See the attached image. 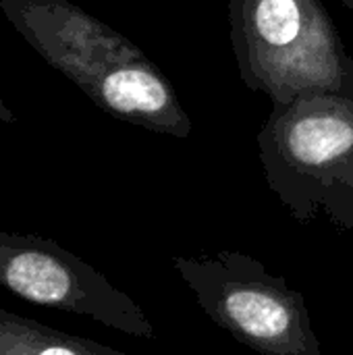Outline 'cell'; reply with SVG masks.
Segmentation results:
<instances>
[{
    "mask_svg": "<svg viewBox=\"0 0 353 355\" xmlns=\"http://www.w3.org/2000/svg\"><path fill=\"white\" fill-rule=\"evenodd\" d=\"M258 152L268 187L300 225L325 216L353 233V96L306 94L273 104Z\"/></svg>",
    "mask_w": 353,
    "mask_h": 355,
    "instance_id": "cell-1",
    "label": "cell"
},
{
    "mask_svg": "<svg viewBox=\"0 0 353 355\" xmlns=\"http://www.w3.org/2000/svg\"><path fill=\"white\" fill-rule=\"evenodd\" d=\"M229 23L241 81L273 104L353 96V58L320 0H229Z\"/></svg>",
    "mask_w": 353,
    "mask_h": 355,
    "instance_id": "cell-2",
    "label": "cell"
},
{
    "mask_svg": "<svg viewBox=\"0 0 353 355\" xmlns=\"http://www.w3.org/2000/svg\"><path fill=\"white\" fill-rule=\"evenodd\" d=\"M171 266L206 316L260 355H322L306 297L241 252L173 256Z\"/></svg>",
    "mask_w": 353,
    "mask_h": 355,
    "instance_id": "cell-3",
    "label": "cell"
},
{
    "mask_svg": "<svg viewBox=\"0 0 353 355\" xmlns=\"http://www.w3.org/2000/svg\"><path fill=\"white\" fill-rule=\"evenodd\" d=\"M0 287L25 302L100 324L139 339H154L144 310L102 272L56 241L8 233L0 227Z\"/></svg>",
    "mask_w": 353,
    "mask_h": 355,
    "instance_id": "cell-4",
    "label": "cell"
},
{
    "mask_svg": "<svg viewBox=\"0 0 353 355\" xmlns=\"http://www.w3.org/2000/svg\"><path fill=\"white\" fill-rule=\"evenodd\" d=\"M8 21L62 75L83 87L141 48L67 0H0Z\"/></svg>",
    "mask_w": 353,
    "mask_h": 355,
    "instance_id": "cell-5",
    "label": "cell"
},
{
    "mask_svg": "<svg viewBox=\"0 0 353 355\" xmlns=\"http://www.w3.org/2000/svg\"><path fill=\"white\" fill-rule=\"evenodd\" d=\"M81 89L119 121L179 139L191 133V119L173 83L146 54L110 64Z\"/></svg>",
    "mask_w": 353,
    "mask_h": 355,
    "instance_id": "cell-6",
    "label": "cell"
},
{
    "mask_svg": "<svg viewBox=\"0 0 353 355\" xmlns=\"http://www.w3.org/2000/svg\"><path fill=\"white\" fill-rule=\"evenodd\" d=\"M0 355H127L0 308Z\"/></svg>",
    "mask_w": 353,
    "mask_h": 355,
    "instance_id": "cell-7",
    "label": "cell"
},
{
    "mask_svg": "<svg viewBox=\"0 0 353 355\" xmlns=\"http://www.w3.org/2000/svg\"><path fill=\"white\" fill-rule=\"evenodd\" d=\"M15 121V112L10 110V106L4 102L2 98V87H0V125H8Z\"/></svg>",
    "mask_w": 353,
    "mask_h": 355,
    "instance_id": "cell-8",
    "label": "cell"
},
{
    "mask_svg": "<svg viewBox=\"0 0 353 355\" xmlns=\"http://www.w3.org/2000/svg\"><path fill=\"white\" fill-rule=\"evenodd\" d=\"M341 2H343V4H345V6H347V8L353 12V0H341Z\"/></svg>",
    "mask_w": 353,
    "mask_h": 355,
    "instance_id": "cell-9",
    "label": "cell"
}]
</instances>
